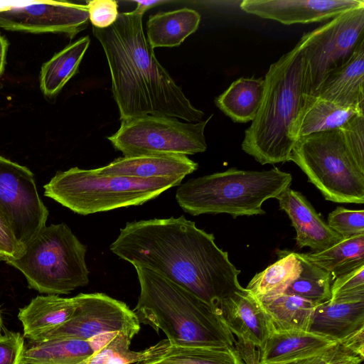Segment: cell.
Wrapping results in <instances>:
<instances>
[{"label": "cell", "instance_id": "1", "mask_svg": "<svg viewBox=\"0 0 364 364\" xmlns=\"http://www.w3.org/2000/svg\"><path fill=\"white\" fill-rule=\"evenodd\" d=\"M110 250L133 266L161 275L218 309L225 299L242 291L228 253L213 234L183 215L127 223Z\"/></svg>", "mask_w": 364, "mask_h": 364}, {"label": "cell", "instance_id": "2", "mask_svg": "<svg viewBox=\"0 0 364 364\" xmlns=\"http://www.w3.org/2000/svg\"><path fill=\"white\" fill-rule=\"evenodd\" d=\"M143 14L120 13L110 26L92 28L109 65L120 120L145 115L201 121L196 108L156 59L144 34Z\"/></svg>", "mask_w": 364, "mask_h": 364}, {"label": "cell", "instance_id": "3", "mask_svg": "<svg viewBox=\"0 0 364 364\" xmlns=\"http://www.w3.org/2000/svg\"><path fill=\"white\" fill-rule=\"evenodd\" d=\"M304 37L270 65L263 97L242 149L262 165L289 161L296 142L293 132L307 96L302 53Z\"/></svg>", "mask_w": 364, "mask_h": 364}, {"label": "cell", "instance_id": "4", "mask_svg": "<svg viewBox=\"0 0 364 364\" xmlns=\"http://www.w3.org/2000/svg\"><path fill=\"white\" fill-rule=\"evenodd\" d=\"M134 267L140 286L135 309L139 321L162 330L173 346L235 347L218 309L151 270Z\"/></svg>", "mask_w": 364, "mask_h": 364}, {"label": "cell", "instance_id": "5", "mask_svg": "<svg viewBox=\"0 0 364 364\" xmlns=\"http://www.w3.org/2000/svg\"><path fill=\"white\" fill-rule=\"evenodd\" d=\"M291 181L289 173L277 167L260 171L230 168L180 184L176 200L192 215L227 213L235 218L264 215V202L276 198L289 187Z\"/></svg>", "mask_w": 364, "mask_h": 364}, {"label": "cell", "instance_id": "6", "mask_svg": "<svg viewBox=\"0 0 364 364\" xmlns=\"http://www.w3.org/2000/svg\"><path fill=\"white\" fill-rule=\"evenodd\" d=\"M184 177L139 178L107 176L73 167L58 171L44 185V196L73 212L86 215L140 205L179 186Z\"/></svg>", "mask_w": 364, "mask_h": 364}, {"label": "cell", "instance_id": "7", "mask_svg": "<svg viewBox=\"0 0 364 364\" xmlns=\"http://www.w3.org/2000/svg\"><path fill=\"white\" fill-rule=\"evenodd\" d=\"M87 246L65 223L45 225L20 253L5 259L25 277L30 289L47 294H68L89 283Z\"/></svg>", "mask_w": 364, "mask_h": 364}, {"label": "cell", "instance_id": "8", "mask_svg": "<svg viewBox=\"0 0 364 364\" xmlns=\"http://www.w3.org/2000/svg\"><path fill=\"white\" fill-rule=\"evenodd\" d=\"M325 199L364 203V172L347 150L339 129L297 139L289 157Z\"/></svg>", "mask_w": 364, "mask_h": 364}, {"label": "cell", "instance_id": "9", "mask_svg": "<svg viewBox=\"0 0 364 364\" xmlns=\"http://www.w3.org/2000/svg\"><path fill=\"white\" fill-rule=\"evenodd\" d=\"M212 117L195 123L152 115L123 119L107 139L124 156L193 155L206 151L204 132Z\"/></svg>", "mask_w": 364, "mask_h": 364}, {"label": "cell", "instance_id": "10", "mask_svg": "<svg viewBox=\"0 0 364 364\" xmlns=\"http://www.w3.org/2000/svg\"><path fill=\"white\" fill-rule=\"evenodd\" d=\"M303 36L306 94L313 96L326 75L345 63L364 41V6L342 13Z\"/></svg>", "mask_w": 364, "mask_h": 364}, {"label": "cell", "instance_id": "11", "mask_svg": "<svg viewBox=\"0 0 364 364\" xmlns=\"http://www.w3.org/2000/svg\"><path fill=\"white\" fill-rule=\"evenodd\" d=\"M74 298L71 317L36 341L68 338L88 341L112 333L132 339L139 333V319L124 302L102 293H80Z\"/></svg>", "mask_w": 364, "mask_h": 364}, {"label": "cell", "instance_id": "12", "mask_svg": "<svg viewBox=\"0 0 364 364\" xmlns=\"http://www.w3.org/2000/svg\"><path fill=\"white\" fill-rule=\"evenodd\" d=\"M0 210L23 247L46 224L48 210L41 198L33 173L0 156Z\"/></svg>", "mask_w": 364, "mask_h": 364}, {"label": "cell", "instance_id": "13", "mask_svg": "<svg viewBox=\"0 0 364 364\" xmlns=\"http://www.w3.org/2000/svg\"><path fill=\"white\" fill-rule=\"evenodd\" d=\"M86 5L66 1H0V27L34 33H62L73 38L87 28Z\"/></svg>", "mask_w": 364, "mask_h": 364}, {"label": "cell", "instance_id": "14", "mask_svg": "<svg viewBox=\"0 0 364 364\" xmlns=\"http://www.w3.org/2000/svg\"><path fill=\"white\" fill-rule=\"evenodd\" d=\"M363 6V0H244L240 4L247 14L284 25L321 22Z\"/></svg>", "mask_w": 364, "mask_h": 364}, {"label": "cell", "instance_id": "15", "mask_svg": "<svg viewBox=\"0 0 364 364\" xmlns=\"http://www.w3.org/2000/svg\"><path fill=\"white\" fill-rule=\"evenodd\" d=\"M276 199L280 209L291 221L299 248L308 247L312 252H318L330 248L343 239L329 228L301 193L288 187Z\"/></svg>", "mask_w": 364, "mask_h": 364}, {"label": "cell", "instance_id": "16", "mask_svg": "<svg viewBox=\"0 0 364 364\" xmlns=\"http://www.w3.org/2000/svg\"><path fill=\"white\" fill-rule=\"evenodd\" d=\"M328 337L304 330H281L269 323V336L259 349L262 364H286L304 359L336 346Z\"/></svg>", "mask_w": 364, "mask_h": 364}, {"label": "cell", "instance_id": "17", "mask_svg": "<svg viewBox=\"0 0 364 364\" xmlns=\"http://www.w3.org/2000/svg\"><path fill=\"white\" fill-rule=\"evenodd\" d=\"M313 96L363 111L364 41L345 63L326 75Z\"/></svg>", "mask_w": 364, "mask_h": 364}, {"label": "cell", "instance_id": "18", "mask_svg": "<svg viewBox=\"0 0 364 364\" xmlns=\"http://www.w3.org/2000/svg\"><path fill=\"white\" fill-rule=\"evenodd\" d=\"M218 309L232 333L262 348L269 336V321L259 301L245 288L223 301Z\"/></svg>", "mask_w": 364, "mask_h": 364}, {"label": "cell", "instance_id": "19", "mask_svg": "<svg viewBox=\"0 0 364 364\" xmlns=\"http://www.w3.org/2000/svg\"><path fill=\"white\" fill-rule=\"evenodd\" d=\"M198 164L182 155H141L122 156L95 168L100 174L139 178L183 176L198 168Z\"/></svg>", "mask_w": 364, "mask_h": 364}, {"label": "cell", "instance_id": "20", "mask_svg": "<svg viewBox=\"0 0 364 364\" xmlns=\"http://www.w3.org/2000/svg\"><path fill=\"white\" fill-rule=\"evenodd\" d=\"M75 308L74 297L58 295L37 296L19 310L18 318L23 328V337L36 341L66 322Z\"/></svg>", "mask_w": 364, "mask_h": 364}, {"label": "cell", "instance_id": "21", "mask_svg": "<svg viewBox=\"0 0 364 364\" xmlns=\"http://www.w3.org/2000/svg\"><path fill=\"white\" fill-rule=\"evenodd\" d=\"M364 327V301L317 304L312 313L309 331L331 338L338 343Z\"/></svg>", "mask_w": 364, "mask_h": 364}, {"label": "cell", "instance_id": "22", "mask_svg": "<svg viewBox=\"0 0 364 364\" xmlns=\"http://www.w3.org/2000/svg\"><path fill=\"white\" fill-rule=\"evenodd\" d=\"M132 339L120 333L100 336L88 341L93 353L77 364H132L160 359L164 355L168 342L164 339L145 350L133 351L129 348Z\"/></svg>", "mask_w": 364, "mask_h": 364}, {"label": "cell", "instance_id": "23", "mask_svg": "<svg viewBox=\"0 0 364 364\" xmlns=\"http://www.w3.org/2000/svg\"><path fill=\"white\" fill-rule=\"evenodd\" d=\"M363 113L354 107L307 95L293 135L297 141L300 137L311 134L338 129L352 117Z\"/></svg>", "mask_w": 364, "mask_h": 364}, {"label": "cell", "instance_id": "24", "mask_svg": "<svg viewBox=\"0 0 364 364\" xmlns=\"http://www.w3.org/2000/svg\"><path fill=\"white\" fill-rule=\"evenodd\" d=\"M200 21V15L194 9L182 8L160 11L149 16L146 40L153 50L178 46L198 29Z\"/></svg>", "mask_w": 364, "mask_h": 364}, {"label": "cell", "instance_id": "25", "mask_svg": "<svg viewBox=\"0 0 364 364\" xmlns=\"http://www.w3.org/2000/svg\"><path fill=\"white\" fill-rule=\"evenodd\" d=\"M93 353L88 341L77 338L28 341L19 364H77Z\"/></svg>", "mask_w": 364, "mask_h": 364}, {"label": "cell", "instance_id": "26", "mask_svg": "<svg viewBox=\"0 0 364 364\" xmlns=\"http://www.w3.org/2000/svg\"><path fill=\"white\" fill-rule=\"evenodd\" d=\"M264 79L240 77L215 100V105L233 122H252L263 97Z\"/></svg>", "mask_w": 364, "mask_h": 364}, {"label": "cell", "instance_id": "27", "mask_svg": "<svg viewBox=\"0 0 364 364\" xmlns=\"http://www.w3.org/2000/svg\"><path fill=\"white\" fill-rule=\"evenodd\" d=\"M90 43L88 36L80 38L44 63L40 73V87L44 95H57L77 73Z\"/></svg>", "mask_w": 364, "mask_h": 364}, {"label": "cell", "instance_id": "28", "mask_svg": "<svg viewBox=\"0 0 364 364\" xmlns=\"http://www.w3.org/2000/svg\"><path fill=\"white\" fill-rule=\"evenodd\" d=\"M277 255L279 259L255 274L245 288L259 301L283 294L301 272L295 252L279 250Z\"/></svg>", "mask_w": 364, "mask_h": 364}, {"label": "cell", "instance_id": "29", "mask_svg": "<svg viewBox=\"0 0 364 364\" xmlns=\"http://www.w3.org/2000/svg\"><path fill=\"white\" fill-rule=\"evenodd\" d=\"M297 255L328 272L333 281L336 278L364 265V235L342 239L337 244L321 252Z\"/></svg>", "mask_w": 364, "mask_h": 364}, {"label": "cell", "instance_id": "30", "mask_svg": "<svg viewBox=\"0 0 364 364\" xmlns=\"http://www.w3.org/2000/svg\"><path fill=\"white\" fill-rule=\"evenodd\" d=\"M259 302L269 323L281 330L309 331L311 315L317 305L287 294H281Z\"/></svg>", "mask_w": 364, "mask_h": 364}, {"label": "cell", "instance_id": "31", "mask_svg": "<svg viewBox=\"0 0 364 364\" xmlns=\"http://www.w3.org/2000/svg\"><path fill=\"white\" fill-rule=\"evenodd\" d=\"M301 270L297 278L287 288L283 294H291L318 304L330 300L331 275L326 271L299 257Z\"/></svg>", "mask_w": 364, "mask_h": 364}, {"label": "cell", "instance_id": "32", "mask_svg": "<svg viewBox=\"0 0 364 364\" xmlns=\"http://www.w3.org/2000/svg\"><path fill=\"white\" fill-rule=\"evenodd\" d=\"M160 359L173 364H245L235 347L177 346L170 343Z\"/></svg>", "mask_w": 364, "mask_h": 364}, {"label": "cell", "instance_id": "33", "mask_svg": "<svg viewBox=\"0 0 364 364\" xmlns=\"http://www.w3.org/2000/svg\"><path fill=\"white\" fill-rule=\"evenodd\" d=\"M331 302L364 301V265L336 278L331 287Z\"/></svg>", "mask_w": 364, "mask_h": 364}, {"label": "cell", "instance_id": "34", "mask_svg": "<svg viewBox=\"0 0 364 364\" xmlns=\"http://www.w3.org/2000/svg\"><path fill=\"white\" fill-rule=\"evenodd\" d=\"M328 225L343 239L364 235V210L338 206L328 215Z\"/></svg>", "mask_w": 364, "mask_h": 364}, {"label": "cell", "instance_id": "35", "mask_svg": "<svg viewBox=\"0 0 364 364\" xmlns=\"http://www.w3.org/2000/svg\"><path fill=\"white\" fill-rule=\"evenodd\" d=\"M339 129L347 150L364 172V113L352 117Z\"/></svg>", "mask_w": 364, "mask_h": 364}, {"label": "cell", "instance_id": "36", "mask_svg": "<svg viewBox=\"0 0 364 364\" xmlns=\"http://www.w3.org/2000/svg\"><path fill=\"white\" fill-rule=\"evenodd\" d=\"M89 20L94 28L103 29L112 26L119 14L118 4L114 0H91L87 1Z\"/></svg>", "mask_w": 364, "mask_h": 364}, {"label": "cell", "instance_id": "37", "mask_svg": "<svg viewBox=\"0 0 364 364\" xmlns=\"http://www.w3.org/2000/svg\"><path fill=\"white\" fill-rule=\"evenodd\" d=\"M23 336L6 331L0 338V364H19L24 347Z\"/></svg>", "mask_w": 364, "mask_h": 364}, {"label": "cell", "instance_id": "38", "mask_svg": "<svg viewBox=\"0 0 364 364\" xmlns=\"http://www.w3.org/2000/svg\"><path fill=\"white\" fill-rule=\"evenodd\" d=\"M356 357L338 343L323 353L286 364H337Z\"/></svg>", "mask_w": 364, "mask_h": 364}, {"label": "cell", "instance_id": "39", "mask_svg": "<svg viewBox=\"0 0 364 364\" xmlns=\"http://www.w3.org/2000/svg\"><path fill=\"white\" fill-rule=\"evenodd\" d=\"M21 250L9 223L0 210V252L6 259L17 256Z\"/></svg>", "mask_w": 364, "mask_h": 364}, {"label": "cell", "instance_id": "40", "mask_svg": "<svg viewBox=\"0 0 364 364\" xmlns=\"http://www.w3.org/2000/svg\"><path fill=\"white\" fill-rule=\"evenodd\" d=\"M234 336V346L240 355L245 364H262L259 349L250 340L238 333Z\"/></svg>", "mask_w": 364, "mask_h": 364}, {"label": "cell", "instance_id": "41", "mask_svg": "<svg viewBox=\"0 0 364 364\" xmlns=\"http://www.w3.org/2000/svg\"><path fill=\"white\" fill-rule=\"evenodd\" d=\"M338 344L353 355L364 359V327L354 331L338 342Z\"/></svg>", "mask_w": 364, "mask_h": 364}, {"label": "cell", "instance_id": "42", "mask_svg": "<svg viewBox=\"0 0 364 364\" xmlns=\"http://www.w3.org/2000/svg\"><path fill=\"white\" fill-rule=\"evenodd\" d=\"M136 3V7L134 11L143 14L149 9L161 4L172 2L173 1L167 0H144V1H134Z\"/></svg>", "mask_w": 364, "mask_h": 364}, {"label": "cell", "instance_id": "43", "mask_svg": "<svg viewBox=\"0 0 364 364\" xmlns=\"http://www.w3.org/2000/svg\"><path fill=\"white\" fill-rule=\"evenodd\" d=\"M8 47L9 42L5 37L0 33V77H1L4 71Z\"/></svg>", "mask_w": 364, "mask_h": 364}, {"label": "cell", "instance_id": "44", "mask_svg": "<svg viewBox=\"0 0 364 364\" xmlns=\"http://www.w3.org/2000/svg\"><path fill=\"white\" fill-rule=\"evenodd\" d=\"M141 364H173L170 362L166 361L163 359H157L154 360L146 361L141 363Z\"/></svg>", "mask_w": 364, "mask_h": 364}, {"label": "cell", "instance_id": "45", "mask_svg": "<svg viewBox=\"0 0 364 364\" xmlns=\"http://www.w3.org/2000/svg\"><path fill=\"white\" fill-rule=\"evenodd\" d=\"M2 328H3V323H2V318H1V313H0V338L2 336V333H1Z\"/></svg>", "mask_w": 364, "mask_h": 364}, {"label": "cell", "instance_id": "46", "mask_svg": "<svg viewBox=\"0 0 364 364\" xmlns=\"http://www.w3.org/2000/svg\"><path fill=\"white\" fill-rule=\"evenodd\" d=\"M5 259H6V257L1 252H0V260L5 261Z\"/></svg>", "mask_w": 364, "mask_h": 364}, {"label": "cell", "instance_id": "47", "mask_svg": "<svg viewBox=\"0 0 364 364\" xmlns=\"http://www.w3.org/2000/svg\"><path fill=\"white\" fill-rule=\"evenodd\" d=\"M359 364H363V363H359Z\"/></svg>", "mask_w": 364, "mask_h": 364}]
</instances>
